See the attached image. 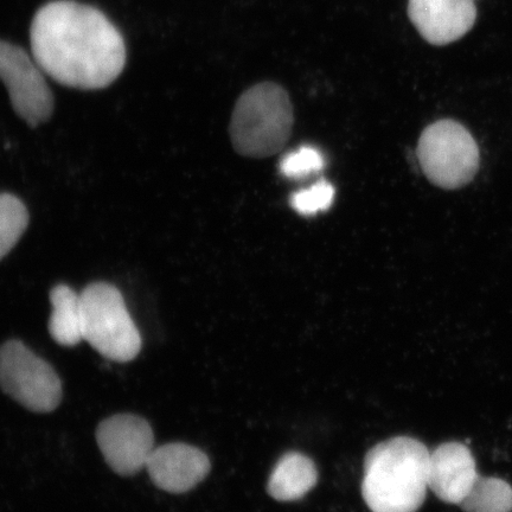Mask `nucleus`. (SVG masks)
Returning <instances> with one entry per match:
<instances>
[{
  "label": "nucleus",
  "instance_id": "f257e3e1",
  "mask_svg": "<svg viewBox=\"0 0 512 512\" xmlns=\"http://www.w3.org/2000/svg\"><path fill=\"white\" fill-rule=\"evenodd\" d=\"M31 53L51 79L81 91L104 89L126 66L123 35L99 9L55 0L36 12Z\"/></svg>",
  "mask_w": 512,
  "mask_h": 512
},
{
  "label": "nucleus",
  "instance_id": "f03ea898",
  "mask_svg": "<svg viewBox=\"0 0 512 512\" xmlns=\"http://www.w3.org/2000/svg\"><path fill=\"white\" fill-rule=\"evenodd\" d=\"M428 448L396 437L371 448L364 460L362 496L373 512H416L428 489Z\"/></svg>",
  "mask_w": 512,
  "mask_h": 512
},
{
  "label": "nucleus",
  "instance_id": "7ed1b4c3",
  "mask_svg": "<svg viewBox=\"0 0 512 512\" xmlns=\"http://www.w3.org/2000/svg\"><path fill=\"white\" fill-rule=\"evenodd\" d=\"M294 112L290 95L274 82H262L240 96L229 134L240 156L262 159L284 149L290 140Z\"/></svg>",
  "mask_w": 512,
  "mask_h": 512
},
{
  "label": "nucleus",
  "instance_id": "20e7f679",
  "mask_svg": "<svg viewBox=\"0 0 512 512\" xmlns=\"http://www.w3.org/2000/svg\"><path fill=\"white\" fill-rule=\"evenodd\" d=\"M83 341L107 360L126 363L142 350V336L123 294L108 283H93L80 293Z\"/></svg>",
  "mask_w": 512,
  "mask_h": 512
},
{
  "label": "nucleus",
  "instance_id": "39448f33",
  "mask_svg": "<svg viewBox=\"0 0 512 512\" xmlns=\"http://www.w3.org/2000/svg\"><path fill=\"white\" fill-rule=\"evenodd\" d=\"M418 158L428 181L446 190L469 184L480 163L475 138L451 119L435 121L425 128L419 139Z\"/></svg>",
  "mask_w": 512,
  "mask_h": 512
},
{
  "label": "nucleus",
  "instance_id": "423d86ee",
  "mask_svg": "<svg viewBox=\"0 0 512 512\" xmlns=\"http://www.w3.org/2000/svg\"><path fill=\"white\" fill-rule=\"evenodd\" d=\"M0 388L35 413L53 412L62 400L59 375L21 341H9L0 348Z\"/></svg>",
  "mask_w": 512,
  "mask_h": 512
},
{
  "label": "nucleus",
  "instance_id": "0eeeda50",
  "mask_svg": "<svg viewBox=\"0 0 512 512\" xmlns=\"http://www.w3.org/2000/svg\"><path fill=\"white\" fill-rule=\"evenodd\" d=\"M44 70L22 47L0 40V81L12 107L30 127L46 123L54 112V95Z\"/></svg>",
  "mask_w": 512,
  "mask_h": 512
},
{
  "label": "nucleus",
  "instance_id": "6e6552de",
  "mask_svg": "<svg viewBox=\"0 0 512 512\" xmlns=\"http://www.w3.org/2000/svg\"><path fill=\"white\" fill-rule=\"evenodd\" d=\"M96 441L106 463L120 476H133L144 469L156 448L149 422L133 414H117L102 421Z\"/></svg>",
  "mask_w": 512,
  "mask_h": 512
},
{
  "label": "nucleus",
  "instance_id": "1a4fd4ad",
  "mask_svg": "<svg viewBox=\"0 0 512 512\" xmlns=\"http://www.w3.org/2000/svg\"><path fill=\"white\" fill-rule=\"evenodd\" d=\"M408 16L426 42L443 47L475 27L476 0H408Z\"/></svg>",
  "mask_w": 512,
  "mask_h": 512
},
{
  "label": "nucleus",
  "instance_id": "9d476101",
  "mask_svg": "<svg viewBox=\"0 0 512 512\" xmlns=\"http://www.w3.org/2000/svg\"><path fill=\"white\" fill-rule=\"evenodd\" d=\"M145 469L160 490L184 494L207 478L210 460L206 453L194 446L172 443L156 447Z\"/></svg>",
  "mask_w": 512,
  "mask_h": 512
},
{
  "label": "nucleus",
  "instance_id": "9b49d317",
  "mask_svg": "<svg viewBox=\"0 0 512 512\" xmlns=\"http://www.w3.org/2000/svg\"><path fill=\"white\" fill-rule=\"evenodd\" d=\"M479 475L470 448L460 443H446L435 448L428 463V489L440 501L460 505L475 485Z\"/></svg>",
  "mask_w": 512,
  "mask_h": 512
},
{
  "label": "nucleus",
  "instance_id": "f8f14e48",
  "mask_svg": "<svg viewBox=\"0 0 512 512\" xmlns=\"http://www.w3.org/2000/svg\"><path fill=\"white\" fill-rule=\"evenodd\" d=\"M317 482L315 463L305 454L290 452L284 454L275 465L267 490L279 502H293L309 494Z\"/></svg>",
  "mask_w": 512,
  "mask_h": 512
},
{
  "label": "nucleus",
  "instance_id": "ddd939ff",
  "mask_svg": "<svg viewBox=\"0 0 512 512\" xmlns=\"http://www.w3.org/2000/svg\"><path fill=\"white\" fill-rule=\"evenodd\" d=\"M53 306L49 318L50 336L62 347H75L83 341L80 293L68 285H57L50 291Z\"/></svg>",
  "mask_w": 512,
  "mask_h": 512
},
{
  "label": "nucleus",
  "instance_id": "4468645a",
  "mask_svg": "<svg viewBox=\"0 0 512 512\" xmlns=\"http://www.w3.org/2000/svg\"><path fill=\"white\" fill-rule=\"evenodd\" d=\"M459 507L465 512H511L512 488L503 479L479 476Z\"/></svg>",
  "mask_w": 512,
  "mask_h": 512
},
{
  "label": "nucleus",
  "instance_id": "2eb2a0df",
  "mask_svg": "<svg viewBox=\"0 0 512 512\" xmlns=\"http://www.w3.org/2000/svg\"><path fill=\"white\" fill-rule=\"evenodd\" d=\"M30 221L27 207L15 195L0 194V261L21 240Z\"/></svg>",
  "mask_w": 512,
  "mask_h": 512
},
{
  "label": "nucleus",
  "instance_id": "dca6fc26",
  "mask_svg": "<svg viewBox=\"0 0 512 512\" xmlns=\"http://www.w3.org/2000/svg\"><path fill=\"white\" fill-rule=\"evenodd\" d=\"M324 166L322 152L313 146H302L281 159L280 171L287 178L300 179L318 174Z\"/></svg>",
  "mask_w": 512,
  "mask_h": 512
},
{
  "label": "nucleus",
  "instance_id": "f3484780",
  "mask_svg": "<svg viewBox=\"0 0 512 512\" xmlns=\"http://www.w3.org/2000/svg\"><path fill=\"white\" fill-rule=\"evenodd\" d=\"M335 192L334 185L326 181H319L309 189L296 192L291 198V206L300 215H316L332 206Z\"/></svg>",
  "mask_w": 512,
  "mask_h": 512
}]
</instances>
